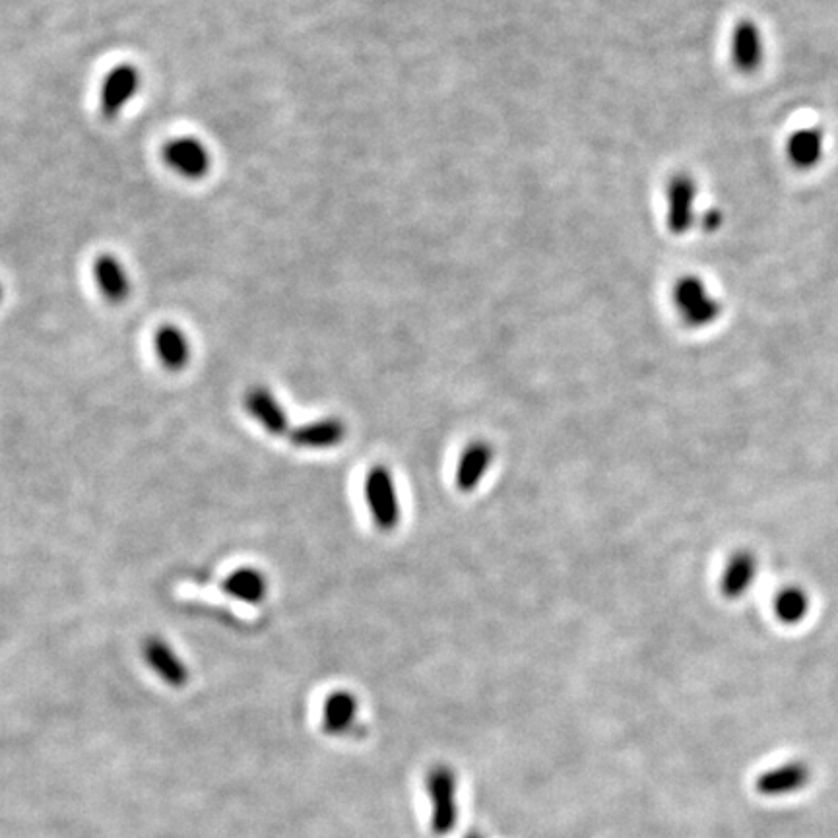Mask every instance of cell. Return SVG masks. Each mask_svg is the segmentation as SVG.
<instances>
[{
	"label": "cell",
	"mask_w": 838,
	"mask_h": 838,
	"mask_svg": "<svg viewBox=\"0 0 838 838\" xmlns=\"http://www.w3.org/2000/svg\"><path fill=\"white\" fill-rule=\"evenodd\" d=\"M365 503L379 530L392 532L400 522V501L392 478V472L385 466H375L365 478Z\"/></svg>",
	"instance_id": "cell-1"
},
{
	"label": "cell",
	"mask_w": 838,
	"mask_h": 838,
	"mask_svg": "<svg viewBox=\"0 0 838 838\" xmlns=\"http://www.w3.org/2000/svg\"><path fill=\"white\" fill-rule=\"evenodd\" d=\"M674 303L683 323L693 328H705L720 315V303L710 295L701 278L685 276L674 288Z\"/></svg>",
	"instance_id": "cell-2"
},
{
	"label": "cell",
	"mask_w": 838,
	"mask_h": 838,
	"mask_svg": "<svg viewBox=\"0 0 838 838\" xmlns=\"http://www.w3.org/2000/svg\"><path fill=\"white\" fill-rule=\"evenodd\" d=\"M427 792L431 800V829L437 835H449L456 827V776L449 767H435L427 774Z\"/></svg>",
	"instance_id": "cell-3"
},
{
	"label": "cell",
	"mask_w": 838,
	"mask_h": 838,
	"mask_svg": "<svg viewBox=\"0 0 838 838\" xmlns=\"http://www.w3.org/2000/svg\"><path fill=\"white\" fill-rule=\"evenodd\" d=\"M163 162L167 163L177 175L185 179H202L210 171V152L194 136H177L169 140L162 150Z\"/></svg>",
	"instance_id": "cell-4"
},
{
	"label": "cell",
	"mask_w": 838,
	"mask_h": 838,
	"mask_svg": "<svg viewBox=\"0 0 838 838\" xmlns=\"http://www.w3.org/2000/svg\"><path fill=\"white\" fill-rule=\"evenodd\" d=\"M142 656L148 668L162 679L165 685L181 689L189 683L191 672L175 648L158 635H150L142 645Z\"/></svg>",
	"instance_id": "cell-5"
},
{
	"label": "cell",
	"mask_w": 838,
	"mask_h": 838,
	"mask_svg": "<svg viewBox=\"0 0 838 838\" xmlns=\"http://www.w3.org/2000/svg\"><path fill=\"white\" fill-rule=\"evenodd\" d=\"M140 86V74L134 66H115L101 84V113L107 119L117 117L132 97L136 96Z\"/></svg>",
	"instance_id": "cell-6"
},
{
	"label": "cell",
	"mask_w": 838,
	"mask_h": 838,
	"mask_svg": "<svg viewBox=\"0 0 838 838\" xmlns=\"http://www.w3.org/2000/svg\"><path fill=\"white\" fill-rule=\"evenodd\" d=\"M243 406L247 414L270 435L280 437L288 433V414L270 388L262 385L249 388L243 396Z\"/></svg>",
	"instance_id": "cell-7"
},
{
	"label": "cell",
	"mask_w": 838,
	"mask_h": 838,
	"mask_svg": "<svg viewBox=\"0 0 838 838\" xmlns=\"http://www.w3.org/2000/svg\"><path fill=\"white\" fill-rule=\"evenodd\" d=\"M697 187L689 175H674L666 189L668 227L674 235L687 233L695 222Z\"/></svg>",
	"instance_id": "cell-8"
},
{
	"label": "cell",
	"mask_w": 838,
	"mask_h": 838,
	"mask_svg": "<svg viewBox=\"0 0 838 838\" xmlns=\"http://www.w3.org/2000/svg\"><path fill=\"white\" fill-rule=\"evenodd\" d=\"M811 778V771L804 763H786L780 767H774L767 773L759 774L755 780V790L761 796H769V798H778V796H788V794H796L798 790H802L807 786Z\"/></svg>",
	"instance_id": "cell-9"
},
{
	"label": "cell",
	"mask_w": 838,
	"mask_h": 838,
	"mask_svg": "<svg viewBox=\"0 0 838 838\" xmlns=\"http://www.w3.org/2000/svg\"><path fill=\"white\" fill-rule=\"evenodd\" d=\"M154 350L167 371L179 373L191 363V340L175 324H162L154 334Z\"/></svg>",
	"instance_id": "cell-10"
},
{
	"label": "cell",
	"mask_w": 838,
	"mask_h": 838,
	"mask_svg": "<svg viewBox=\"0 0 838 838\" xmlns=\"http://www.w3.org/2000/svg\"><path fill=\"white\" fill-rule=\"evenodd\" d=\"M346 439V423L336 418H324L305 423L290 433V441L297 449H332Z\"/></svg>",
	"instance_id": "cell-11"
},
{
	"label": "cell",
	"mask_w": 838,
	"mask_h": 838,
	"mask_svg": "<svg viewBox=\"0 0 838 838\" xmlns=\"http://www.w3.org/2000/svg\"><path fill=\"white\" fill-rule=\"evenodd\" d=\"M491 460H493L491 445H487L485 441L470 443L458 458L456 476H454V484L458 487V491L470 493L482 484L491 466Z\"/></svg>",
	"instance_id": "cell-12"
},
{
	"label": "cell",
	"mask_w": 838,
	"mask_h": 838,
	"mask_svg": "<svg viewBox=\"0 0 838 838\" xmlns=\"http://www.w3.org/2000/svg\"><path fill=\"white\" fill-rule=\"evenodd\" d=\"M94 278L105 301L119 305L129 299V274L119 258L113 255H99L94 262Z\"/></svg>",
	"instance_id": "cell-13"
},
{
	"label": "cell",
	"mask_w": 838,
	"mask_h": 838,
	"mask_svg": "<svg viewBox=\"0 0 838 838\" xmlns=\"http://www.w3.org/2000/svg\"><path fill=\"white\" fill-rule=\"evenodd\" d=\"M765 59V43L759 28L745 20L732 35V61L742 72H755Z\"/></svg>",
	"instance_id": "cell-14"
},
{
	"label": "cell",
	"mask_w": 838,
	"mask_h": 838,
	"mask_svg": "<svg viewBox=\"0 0 838 838\" xmlns=\"http://www.w3.org/2000/svg\"><path fill=\"white\" fill-rule=\"evenodd\" d=\"M222 590L237 602L255 606L266 598L268 581L255 567H239L224 579Z\"/></svg>",
	"instance_id": "cell-15"
},
{
	"label": "cell",
	"mask_w": 838,
	"mask_h": 838,
	"mask_svg": "<svg viewBox=\"0 0 838 838\" xmlns=\"http://www.w3.org/2000/svg\"><path fill=\"white\" fill-rule=\"evenodd\" d=\"M755 575H757V561L751 553L740 551L732 555L722 571V592L728 598H740L755 581Z\"/></svg>",
	"instance_id": "cell-16"
},
{
	"label": "cell",
	"mask_w": 838,
	"mask_h": 838,
	"mask_svg": "<svg viewBox=\"0 0 838 838\" xmlns=\"http://www.w3.org/2000/svg\"><path fill=\"white\" fill-rule=\"evenodd\" d=\"M825 140L823 134L815 129L796 130L786 144L788 160L798 169H811L823 158Z\"/></svg>",
	"instance_id": "cell-17"
},
{
	"label": "cell",
	"mask_w": 838,
	"mask_h": 838,
	"mask_svg": "<svg viewBox=\"0 0 838 838\" xmlns=\"http://www.w3.org/2000/svg\"><path fill=\"white\" fill-rule=\"evenodd\" d=\"M357 701L348 691H334L323 705V728L328 734H344L355 722Z\"/></svg>",
	"instance_id": "cell-18"
},
{
	"label": "cell",
	"mask_w": 838,
	"mask_h": 838,
	"mask_svg": "<svg viewBox=\"0 0 838 838\" xmlns=\"http://www.w3.org/2000/svg\"><path fill=\"white\" fill-rule=\"evenodd\" d=\"M774 612L782 623H800L809 612V598L802 588L788 586L774 598Z\"/></svg>",
	"instance_id": "cell-19"
},
{
	"label": "cell",
	"mask_w": 838,
	"mask_h": 838,
	"mask_svg": "<svg viewBox=\"0 0 838 838\" xmlns=\"http://www.w3.org/2000/svg\"><path fill=\"white\" fill-rule=\"evenodd\" d=\"M2 295H4V291H2V286H0V303H2Z\"/></svg>",
	"instance_id": "cell-20"
},
{
	"label": "cell",
	"mask_w": 838,
	"mask_h": 838,
	"mask_svg": "<svg viewBox=\"0 0 838 838\" xmlns=\"http://www.w3.org/2000/svg\"><path fill=\"white\" fill-rule=\"evenodd\" d=\"M468 838H480V837H478V835H470V837H468Z\"/></svg>",
	"instance_id": "cell-21"
}]
</instances>
